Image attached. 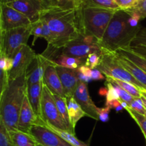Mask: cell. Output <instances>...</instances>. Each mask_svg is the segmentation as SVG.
<instances>
[{
	"label": "cell",
	"instance_id": "obj_1",
	"mask_svg": "<svg viewBox=\"0 0 146 146\" xmlns=\"http://www.w3.org/2000/svg\"><path fill=\"white\" fill-rule=\"evenodd\" d=\"M48 23L52 34L51 44L61 48L79 37L81 32L77 9L53 7L44 9L41 18Z\"/></svg>",
	"mask_w": 146,
	"mask_h": 146
},
{
	"label": "cell",
	"instance_id": "obj_2",
	"mask_svg": "<svg viewBox=\"0 0 146 146\" xmlns=\"http://www.w3.org/2000/svg\"><path fill=\"white\" fill-rule=\"evenodd\" d=\"M130 17V14L123 10L115 11L103 38L99 41L103 51L115 53L131 46L142 27L131 26Z\"/></svg>",
	"mask_w": 146,
	"mask_h": 146
},
{
	"label": "cell",
	"instance_id": "obj_3",
	"mask_svg": "<svg viewBox=\"0 0 146 146\" xmlns=\"http://www.w3.org/2000/svg\"><path fill=\"white\" fill-rule=\"evenodd\" d=\"M26 74L10 81L0 95V119L9 132L17 130V123L23 102L27 96Z\"/></svg>",
	"mask_w": 146,
	"mask_h": 146
},
{
	"label": "cell",
	"instance_id": "obj_4",
	"mask_svg": "<svg viewBox=\"0 0 146 146\" xmlns=\"http://www.w3.org/2000/svg\"><path fill=\"white\" fill-rule=\"evenodd\" d=\"M77 9L82 34L94 36L99 41L103 38L115 11H118L84 6Z\"/></svg>",
	"mask_w": 146,
	"mask_h": 146
},
{
	"label": "cell",
	"instance_id": "obj_5",
	"mask_svg": "<svg viewBox=\"0 0 146 146\" xmlns=\"http://www.w3.org/2000/svg\"><path fill=\"white\" fill-rule=\"evenodd\" d=\"M31 35V27L0 31V54L13 58L23 46L27 45Z\"/></svg>",
	"mask_w": 146,
	"mask_h": 146
},
{
	"label": "cell",
	"instance_id": "obj_6",
	"mask_svg": "<svg viewBox=\"0 0 146 146\" xmlns=\"http://www.w3.org/2000/svg\"><path fill=\"white\" fill-rule=\"evenodd\" d=\"M61 53L70 56L86 59L92 53H98L102 56L103 50L99 41L90 34H81L78 38L68 43L61 48Z\"/></svg>",
	"mask_w": 146,
	"mask_h": 146
},
{
	"label": "cell",
	"instance_id": "obj_7",
	"mask_svg": "<svg viewBox=\"0 0 146 146\" xmlns=\"http://www.w3.org/2000/svg\"><path fill=\"white\" fill-rule=\"evenodd\" d=\"M97 68L101 71L106 77L126 81L136 86L139 88H144L143 86L118 62L114 53L103 51L101 62Z\"/></svg>",
	"mask_w": 146,
	"mask_h": 146
},
{
	"label": "cell",
	"instance_id": "obj_8",
	"mask_svg": "<svg viewBox=\"0 0 146 146\" xmlns=\"http://www.w3.org/2000/svg\"><path fill=\"white\" fill-rule=\"evenodd\" d=\"M40 117L44 121V124L51 125L55 128L68 131V129L58 112L53 94L44 84L43 86L42 97L41 101Z\"/></svg>",
	"mask_w": 146,
	"mask_h": 146
},
{
	"label": "cell",
	"instance_id": "obj_9",
	"mask_svg": "<svg viewBox=\"0 0 146 146\" xmlns=\"http://www.w3.org/2000/svg\"><path fill=\"white\" fill-rule=\"evenodd\" d=\"M31 24V21L21 12L7 4H0V31L29 27Z\"/></svg>",
	"mask_w": 146,
	"mask_h": 146
},
{
	"label": "cell",
	"instance_id": "obj_10",
	"mask_svg": "<svg viewBox=\"0 0 146 146\" xmlns=\"http://www.w3.org/2000/svg\"><path fill=\"white\" fill-rule=\"evenodd\" d=\"M37 54L28 45H24L13 56V66L9 73L10 81L26 74L27 69Z\"/></svg>",
	"mask_w": 146,
	"mask_h": 146
},
{
	"label": "cell",
	"instance_id": "obj_11",
	"mask_svg": "<svg viewBox=\"0 0 146 146\" xmlns=\"http://www.w3.org/2000/svg\"><path fill=\"white\" fill-rule=\"evenodd\" d=\"M29 133L37 144L43 146H71L56 133L44 125H34Z\"/></svg>",
	"mask_w": 146,
	"mask_h": 146
},
{
	"label": "cell",
	"instance_id": "obj_12",
	"mask_svg": "<svg viewBox=\"0 0 146 146\" xmlns=\"http://www.w3.org/2000/svg\"><path fill=\"white\" fill-rule=\"evenodd\" d=\"M6 4L25 15L31 23L40 20L41 13L45 9L38 0H17Z\"/></svg>",
	"mask_w": 146,
	"mask_h": 146
},
{
	"label": "cell",
	"instance_id": "obj_13",
	"mask_svg": "<svg viewBox=\"0 0 146 146\" xmlns=\"http://www.w3.org/2000/svg\"><path fill=\"white\" fill-rule=\"evenodd\" d=\"M44 123L40 117L33 111L28 98L26 96L23 102L17 123V130L29 133L30 130L34 125H44Z\"/></svg>",
	"mask_w": 146,
	"mask_h": 146
},
{
	"label": "cell",
	"instance_id": "obj_14",
	"mask_svg": "<svg viewBox=\"0 0 146 146\" xmlns=\"http://www.w3.org/2000/svg\"><path fill=\"white\" fill-rule=\"evenodd\" d=\"M73 96L86 113L87 116L91 117L97 121L99 120L98 107L95 105L90 96L86 83L80 81Z\"/></svg>",
	"mask_w": 146,
	"mask_h": 146
},
{
	"label": "cell",
	"instance_id": "obj_15",
	"mask_svg": "<svg viewBox=\"0 0 146 146\" xmlns=\"http://www.w3.org/2000/svg\"><path fill=\"white\" fill-rule=\"evenodd\" d=\"M51 63L41 54H37L35 59L32 61L26 73L27 86H31L43 81L44 72ZM53 65V64H52Z\"/></svg>",
	"mask_w": 146,
	"mask_h": 146
},
{
	"label": "cell",
	"instance_id": "obj_16",
	"mask_svg": "<svg viewBox=\"0 0 146 146\" xmlns=\"http://www.w3.org/2000/svg\"><path fill=\"white\" fill-rule=\"evenodd\" d=\"M56 68L62 84L66 97L73 96L80 82L77 69H69L58 66H56Z\"/></svg>",
	"mask_w": 146,
	"mask_h": 146
},
{
	"label": "cell",
	"instance_id": "obj_17",
	"mask_svg": "<svg viewBox=\"0 0 146 146\" xmlns=\"http://www.w3.org/2000/svg\"><path fill=\"white\" fill-rule=\"evenodd\" d=\"M43 83L51 91L52 94H57L62 97H66L65 92L55 65L51 64L48 66L44 72Z\"/></svg>",
	"mask_w": 146,
	"mask_h": 146
},
{
	"label": "cell",
	"instance_id": "obj_18",
	"mask_svg": "<svg viewBox=\"0 0 146 146\" xmlns=\"http://www.w3.org/2000/svg\"><path fill=\"white\" fill-rule=\"evenodd\" d=\"M114 55L118 62L143 86L144 89L146 90V73L145 71L132 61L120 55L117 52L114 53Z\"/></svg>",
	"mask_w": 146,
	"mask_h": 146
},
{
	"label": "cell",
	"instance_id": "obj_19",
	"mask_svg": "<svg viewBox=\"0 0 146 146\" xmlns=\"http://www.w3.org/2000/svg\"><path fill=\"white\" fill-rule=\"evenodd\" d=\"M43 81L31 86H27V96L35 114L40 117L41 115V101L43 92ZM41 118V117H40Z\"/></svg>",
	"mask_w": 146,
	"mask_h": 146
},
{
	"label": "cell",
	"instance_id": "obj_20",
	"mask_svg": "<svg viewBox=\"0 0 146 146\" xmlns=\"http://www.w3.org/2000/svg\"><path fill=\"white\" fill-rule=\"evenodd\" d=\"M67 102V110H68V115L69 118V123L71 128L75 132L76 125L80 119L83 117L86 116V113L84 112L79 104L77 103L74 96L66 98Z\"/></svg>",
	"mask_w": 146,
	"mask_h": 146
},
{
	"label": "cell",
	"instance_id": "obj_21",
	"mask_svg": "<svg viewBox=\"0 0 146 146\" xmlns=\"http://www.w3.org/2000/svg\"><path fill=\"white\" fill-rule=\"evenodd\" d=\"M9 133L15 146H37L38 145L34 137L30 133L21 132L18 130Z\"/></svg>",
	"mask_w": 146,
	"mask_h": 146
},
{
	"label": "cell",
	"instance_id": "obj_22",
	"mask_svg": "<svg viewBox=\"0 0 146 146\" xmlns=\"http://www.w3.org/2000/svg\"><path fill=\"white\" fill-rule=\"evenodd\" d=\"M54 96V101H55L56 105L57 108L58 110L60 115L68 129V132L71 133L73 134H75V132L71 128V125L69 123V118L68 115V110H67V102L66 98V97H62L61 96H58L57 94H53Z\"/></svg>",
	"mask_w": 146,
	"mask_h": 146
},
{
	"label": "cell",
	"instance_id": "obj_23",
	"mask_svg": "<svg viewBox=\"0 0 146 146\" xmlns=\"http://www.w3.org/2000/svg\"><path fill=\"white\" fill-rule=\"evenodd\" d=\"M44 125H46L48 128L51 129L52 131H54V133H56L57 135H59L61 138H63L64 141H66L71 146H88L86 143L78 140L76 137L75 134L71 133L68 131L55 128V127L52 126L51 125H48V124H44Z\"/></svg>",
	"mask_w": 146,
	"mask_h": 146
},
{
	"label": "cell",
	"instance_id": "obj_24",
	"mask_svg": "<svg viewBox=\"0 0 146 146\" xmlns=\"http://www.w3.org/2000/svg\"><path fill=\"white\" fill-rule=\"evenodd\" d=\"M106 81L118 85V86H120L123 89L125 90L126 92H128L130 95L132 96L133 98H141L142 97V94H141V89L142 88H139L136 86L133 85L131 83L121 81V80L113 79V78H109V77H106Z\"/></svg>",
	"mask_w": 146,
	"mask_h": 146
},
{
	"label": "cell",
	"instance_id": "obj_25",
	"mask_svg": "<svg viewBox=\"0 0 146 146\" xmlns=\"http://www.w3.org/2000/svg\"><path fill=\"white\" fill-rule=\"evenodd\" d=\"M120 55L123 56L125 58H128L133 63L138 66V67L143 70L146 73V58L138 54H135V52L131 51L130 48H122L116 51Z\"/></svg>",
	"mask_w": 146,
	"mask_h": 146
},
{
	"label": "cell",
	"instance_id": "obj_26",
	"mask_svg": "<svg viewBox=\"0 0 146 146\" xmlns=\"http://www.w3.org/2000/svg\"><path fill=\"white\" fill-rule=\"evenodd\" d=\"M94 7L107 9L119 10L114 0H83L79 7Z\"/></svg>",
	"mask_w": 146,
	"mask_h": 146
},
{
	"label": "cell",
	"instance_id": "obj_27",
	"mask_svg": "<svg viewBox=\"0 0 146 146\" xmlns=\"http://www.w3.org/2000/svg\"><path fill=\"white\" fill-rule=\"evenodd\" d=\"M0 146H15L9 131L1 119H0Z\"/></svg>",
	"mask_w": 146,
	"mask_h": 146
},
{
	"label": "cell",
	"instance_id": "obj_28",
	"mask_svg": "<svg viewBox=\"0 0 146 146\" xmlns=\"http://www.w3.org/2000/svg\"><path fill=\"white\" fill-rule=\"evenodd\" d=\"M125 110L128 111V113L130 114V115L132 117L133 119L135 121V123H136L138 125V126L140 127V128H141V131H142V133H143L146 140V118L145 115H141V114L138 113L130 109L129 108H125Z\"/></svg>",
	"mask_w": 146,
	"mask_h": 146
},
{
	"label": "cell",
	"instance_id": "obj_29",
	"mask_svg": "<svg viewBox=\"0 0 146 146\" xmlns=\"http://www.w3.org/2000/svg\"><path fill=\"white\" fill-rule=\"evenodd\" d=\"M101 59V54L98 53H92L89 54L86 59L84 65L89 67L91 69H95L99 66Z\"/></svg>",
	"mask_w": 146,
	"mask_h": 146
},
{
	"label": "cell",
	"instance_id": "obj_30",
	"mask_svg": "<svg viewBox=\"0 0 146 146\" xmlns=\"http://www.w3.org/2000/svg\"><path fill=\"white\" fill-rule=\"evenodd\" d=\"M106 88L108 89L106 96V102H110V101H112L113 100L120 99L118 91H117L116 88L113 84L108 82V81H106Z\"/></svg>",
	"mask_w": 146,
	"mask_h": 146
},
{
	"label": "cell",
	"instance_id": "obj_31",
	"mask_svg": "<svg viewBox=\"0 0 146 146\" xmlns=\"http://www.w3.org/2000/svg\"><path fill=\"white\" fill-rule=\"evenodd\" d=\"M128 108L141 115H145V108L141 98H135L133 101L128 105Z\"/></svg>",
	"mask_w": 146,
	"mask_h": 146
},
{
	"label": "cell",
	"instance_id": "obj_32",
	"mask_svg": "<svg viewBox=\"0 0 146 146\" xmlns=\"http://www.w3.org/2000/svg\"><path fill=\"white\" fill-rule=\"evenodd\" d=\"M119 9L123 11L132 9L138 4L140 0H114Z\"/></svg>",
	"mask_w": 146,
	"mask_h": 146
},
{
	"label": "cell",
	"instance_id": "obj_33",
	"mask_svg": "<svg viewBox=\"0 0 146 146\" xmlns=\"http://www.w3.org/2000/svg\"><path fill=\"white\" fill-rule=\"evenodd\" d=\"M42 22H41V19L31 24V35L34 36V40L32 41L33 45L34 44L37 38H39V37H42Z\"/></svg>",
	"mask_w": 146,
	"mask_h": 146
},
{
	"label": "cell",
	"instance_id": "obj_34",
	"mask_svg": "<svg viewBox=\"0 0 146 146\" xmlns=\"http://www.w3.org/2000/svg\"><path fill=\"white\" fill-rule=\"evenodd\" d=\"M128 11L136 14L141 19L146 18V0H140L138 4L133 9Z\"/></svg>",
	"mask_w": 146,
	"mask_h": 146
},
{
	"label": "cell",
	"instance_id": "obj_35",
	"mask_svg": "<svg viewBox=\"0 0 146 146\" xmlns=\"http://www.w3.org/2000/svg\"><path fill=\"white\" fill-rule=\"evenodd\" d=\"M13 66V58L0 54V71L9 73Z\"/></svg>",
	"mask_w": 146,
	"mask_h": 146
},
{
	"label": "cell",
	"instance_id": "obj_36",
	"mask_svg": "<svg viewBox=\"0 0 146 146\" xmlns=\"http://www.w3.org/2000/svg\"><path fill=\"white\" fill-rule=\"evenodd\" d=\"M131 46H146V27H142Z\"/></svg>",
	"mask_w": 146,
	"mask_h": 146
},
{
	"label": "cell",
	"instance_id": "obj_37",
	"mask_svg": "<svg viewBox=\"0 0 146 146\" xmlns=\"http://www.w3.org/2000/svg\"><path fill=\"white\" fill-rule=\"evenodd\" d=\"M42 22V37L47 41L48 44H51L52 41V34L49 28L48 23L44 19H40Z\"/></svg>",
	"mask_w": 146,
	"mask_h": 146
},
{
	"label": "cell",
	"instance_id": "obj_38",
	"mask_svg": "<svg viewBox=\"0 0 146 146\" xmlns=\"http://www.w3.org/2000/svg\"><path fill=\"white\" fill-rule=\"evenodd\" d=\"M111 84H112V83H111ZM113 84L115 86V87L116 88L117 91H118L120 99H121V101H124V102L127 103V104L129 105V104H131L133 101V99L135 98H133L132 96L130 95L128 92H126L125 90H123L122 88H121L120 86H118V85H116V84Z\"/></svg>",
	"mask_w": 146,
	"mask_h": 146
},
{
	"label": "cell",
	"instance_id": "obj_39",
	"mask_svg": "<svg viewBox=\"0 0 146 146\" xmlns=\"http://www.w3.org/2000/svg\"><path fill=\"white\" fill-rule=\"evenodd\" d=\"M58 7L65 9H78V0H58Z\"/></svg>",
	"mask_w": 146,
	"mask_h": 146
},
{
	"label": "cell",
	"instance_id": "obj_40",
	"mask_svg": "<svg viewBox=\"0 0 146 146\" xmlns=\"http://www.w3.org/2000/svg\"><path fill=\"white\" fill-rule=\"evenodd\" d=\"M111 108L106 106L105 108H98V113L100 121L107 122L109 121V113Z\"/></svg>",
	"mask_w": 146,
	"mask_h": 146
},
{
	"label": "cell",
	"instance_id": "obj_41",
	"mask_svg": "<svg viewBox=\"0 0 146 146\" xmlns=\"http://www.w3.org/2000/svg\"><path fill=\"white\" fill-rule=\"evenodd\" d=\"M106 106L108 107L111 109V108H114L116 111H120L121 110L123 109V106H121V99H116L113 100L110 102H106Z\"/></svg>",
	"mask_w": 146,
	"mask_h": 146
},
{
	"label": "cell",
	"instance_id": "obj_42",
	"mask_svg": "<svg viewBox=\"0 0 146 146\" xmlns=\"http://www.w3.org/2000/svg\"><path fill=\"white\" fill-rule=\"evenodd\" d=\"M130 49L132 51L135 52V54L141 56L146 58V46H131Z\"/></svg>",
	"mask_w": 146,
	"mask_h": 146
},
{
	"label": "cell",
	"instance_id": "obj_43",
	"mask_svg": "<svg viewBox=\"0 0 146 146\" xmlns=\"http://www.w3.org/2000/svg\"><path fill=\"white\" fill-rule=\"evenodd\" d=\"M91 78H92V81H103L106 78V77L104 76L102 72L99 71L98 68H95V69H92Z\"/></svg>",
	"mask_w": 146,
	"mask_h": 146
},
{
	"label": "cell",
	"instance_id": "obj_44",
	"mask_svg": "<svg viewBox=\"0 0 146 146\" xmlns=\"http://www.w3.org/2000/svg\"><path fill=\"white\" fill-rule=\"evenodd\" d=\"M77 71L82 75L88 77V78H91V74H92V69L90 68L89 67L86 66L85 65H82L77 69ZM92 79V78H91Z\"/></svg>",
	"mask_w": 146,
	"mask_h": 146
},
{
	"label": "cell",
	"instance_id": "obj_45",
	"mask_svg": "<svg viewBox=\"0 0 146 146\" xmlns=\"http://www.w3.org/2000/svg\"><path fill=\"white\" fill-rule=\"evenodd\" d=\"M45 9L53 7H58V0H38Z\"/></svg>",
	"mask_w": 146,
	"mask_h": 146
},
{
	"label": "cell",
	"instance_id": "obj_46",
	"mask_svg": "<svg viewBox=\"0 0 146 146\" xmlns=\"http://www.w3.org/2000/svg\"><path fill=\"white\" fill-rule=\"evenodd\" d=\"M14 1H17V0H0V4H8Z\"/></svg>",
	"mask_w": 146,
	"mask_h": 146
},
{
	"label": "cell",
	"instance_id": "obj_47",
	"mask_svg": "<svg viewBox=\"0 0 146 146\" xmlns=\"http://www.w3.org/2000/svg\"><path fill=\"white\" fill-rule=\"evenodd\" d=\"M141 94H142V96L145 97L146 98V90L144 89V88H142L141 89Z\"/></svg>",
	"mask_w": 146,
	"mask_h": 146
},
{
	"label": "cell",
	"instance_id": "obj_48",
	"mask_svg": "<svg viewBox=\"0 0 146 146\" xmlns=\"http://www.w3.org/2000/svg\"><path fill=\"white\" fill-rule=\"evenodd\" d=\"M141 98H142V101H143V104H144V106H145V108L146 109V98L143 96L141 97Z\"/></svg>",
	"mask_w": 146,
	"mask_h": 146
},
{
	"label": "cell",
	"instance_id": "obj_49",
	"mask_svg": "<svg viewBox=\"0 0 146 146\" xmlns=\"http://www.w3.org/2000/svg\"><path fill=\"white\" fill-rule=\"evenodd\" d=\"M82 1H83V0H78V7H79L80 3H81Z\"/></svg>",
	"mask_w": 146,
	"mask_h": 146
},
{
	"label": "cell",
	"instance_id": "obj_50",
	"mask_svg": "<svg viewBox=\"0 0 146 146\" xmlns=\"http://www.w3.org/2000/svg\"><path fill=\"white\" fill-rule=\"evenodd\" d=\"M145 116V118H146V111H145V115H144Z\"/></svg>",
	"mask_w": 146,
	"mask_h": 146
},
{
	"label": "cell",
	"instance_id": "obj_51",
	"mask_svg": "<svg viewBox=\"0 0 146 146\" xmlns=\"http://www.w3.org/2000/svg\"><path fill=\"white\" fill-rule=\"evenodd\" d=\"M37 146H43V145H38H38H37Z\"/></svg>",
	"mask_w": 146,
	"mask_h": 146
}]
</instances>
